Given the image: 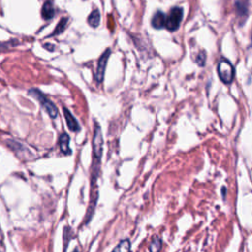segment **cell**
<instances>
[{"label": "cell", "instance_id": "8fae6325", "mask_svg": "<svg viewBox=\"0 0 252 252\" xmlns=\"http://www.w3.org/2000/svg\"><path fill=\"white\" fill-rule=\"evenodd\" d=\"M129 249H130V242L128 240H123L113 249V251H128Z\"/></svg>", "mask_w": 252, "mask_h": 252}, {"label": "cell", "instance_id": "52a82bcc", "mask_svg": "<svg viewBox=\"0 0 252 252\" xmlns=\"http://www.w3.org/2000/svg\"><path fill=\"white\" fill-rule=\"evenodd\" d=\"M165 22H166V16L162 12L158 11L154 15L152 19V26L155 29H161L165 27Z\"/></svg>", "mask_w": 252, "mask_h": 252}, {"label": "cell", "instance_id": "4fadbf2b", "mask_svg": "<svg viewBox=\"0 0 252 252\" xmlns=\"http://www.w3.org/2000/svg\"><path fill=\"white\" fill-rule=\"evenodd\" d=\"M205 60H206V54L204 52H201L198 57H197V63L200 65V66H203L204 63H205Z\"/></svg>", "mask_w": 252, "mask_h": 252}, {"label": "cell", "instance_id": "7c38bea8", "mask_svg": "<svg viewBox=\"0 0 252 252\" xmlns=\"http://www.w3.org/2000/svg\"><path fill=\"white\" fill-rule=\"evenodd\" d=\"M161 247V240L158 237H155L150 245V250L151 251H158Z\"/></svg>", "mask_w": 252, "mask_h": 252}, {"label": "cell", "instance_id": "277c9868", "mask_svg": "<svg viewBox=\"0 0 252 252\" xmlns=\"http://www.w3.org/2000/svg\"><path fill=\"white\" fill-rule=\"evenodd\" d=\"M182 16H183V11L181 8L175 7L173 9H171L168 16L166 17L165 28L168 31H176L180 26Z\"/></svg>", "mask_w": 252, "mask_h": 252}, {"label": "cell", "instance_id": "9c48e42d", "mask_svg": "<svg viewBox=\"0 0 252 252\" xmlns=\"http://www.w3.org/2000/svg\"><path fill=\"white\" fill-rule=\"evenodd\" d=\"M41 15L44 20H49L54 16V9L53 5L50 1H46L41 9Z\"/></svg>", "mask_w": 252, "mask_h": 252}, {"label": "cell", "instance_id": "5b68a950", "mask_svg": "<svg viewBox=\"0 0 252 252\" xmlns=\"http://www.w3.org/2000/svg\"><path fill=\"white\" fill-rule=\"evenodd\" d=\"M110 55V50L107 49L105 50L102 55L100 56V58L98 59V63H97V68H96V73H95V79L98 83H100L103 80L104 77V71H105V67H106V63L108 60V57Z\"/></svg>", "mask_w": 252, "mask_h": 252}, {"label": "cell", "instance_id": "ba28073f", "mask_svg": "<svg viewBox=\"0 0 252 252\" xmlns=\"http://www.w3.org/2000/svg\"><path fill=\"white\" fill-rule=\"evenodd\" d=\"M69 143H70V137L66 133H62L59 137V146H60V150L65 155L71 154V149L69 147Z\"/></svg>", "mask_w": 252, "mask_h": 252}, {"label": "cell", "instance_id": "8992f818", "mask_svg": "<svg viewBox=\"0 0 252 252\" xmlns=\"http://www.w3.org/2000/svg\"><path fill=\"white\" fill-rule=\"evenodd\" d=\"M63 112H64V116H65L68 128L73 132H79L80 131V125H79L78 121L75 119V117L72 115V113L69 111V109L64 107Z\"/></svg>", "mask_w": 252, "mask_h": 252}, {"label": "cell", "instance_id": "6da1fadb", "mask_svg": "<svg viewBox=\"0 0 252 252\" xmlns=\"http://www.w3.org/2000/svg\"><path fill=\"white\" fill-rule=\"evenodd\" d=\"M101 154H102V135H101V130L99 125L95 124L94 134L93 139V166H92L93 183L95 181V177L97 176V170L99 167Z\"/></svg>", "mask_w": 252, "mask_h": 252}, {"label": "cell", "instance_id": "7a4b0ae2", "mask_svg": "<svg viewBox=\"0 0 252 252\" xmlns=\"http://www.w3.org/2000/svg\"><path fill=\"white\" fill-rule=\"evenodd\" d=\"M218 74L224 84H229L234 78V68L228 60L222 58L218 64Z\"/></svg>", "mask_w": 252, "mask_h": 252}, {"label": "cell", "instance_id": "30bf717a", "mask_svg": "<svg viewBox=\"0 0 252 252\" xmlns=\"http://www.w3.org/2000/svg\"><path fill=\"white\" fill-rule=\"evenodd\" d=\"M99 20H100V15L97 10H94V12H92L88 17V23L94 28H96L98 26Z\"/></svg>", "mask_w": 252, "mask_h": 252}, {"label": "cell", "instance_id": "3957f363", "mask_svg": "<svg viewBox=\"0 0 252 252\" xmlns=\"http://www.w3.org/2000/svg\"><path fill=\"white\" fill-rule=\"evenodd\" d=\"M30 94L32 95L34 98H36L40 105L46 110V112L49 114L50 117L52 118H55L58 114V111H57V108L56 106L54 105L53 102H51L43 94H41L38 90H35V89H32L30 91Z\"/></svg>", "mask_w": 252, "mask_h": 252}]
</instances>
